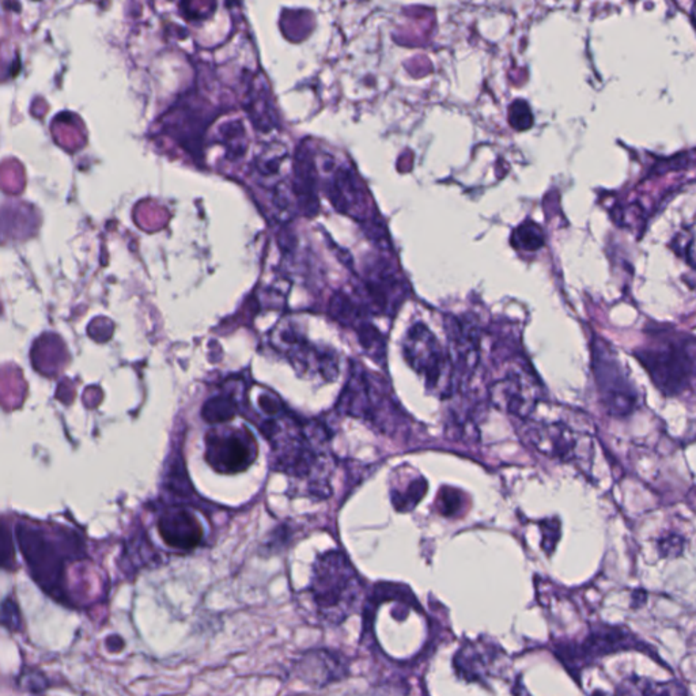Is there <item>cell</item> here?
<instances>
[{
	"instance_id": "obj_17",
	"label": "cell",
	"mask_w": 696,
	"mask_h": 696,
	"mask_svg": "<svg viewBox=\"0 0 696 696\" xmlns=\"http://www.w3.org/2000/svg\"><path fill=\"white\" fill-rule=\"evenodd\" d=\"M0 626L5 627L13 632L22 629V615L18 604L11 598L5 599L0 604Z\"/></svg>"
},
{
	"instance_id": "obj_10",
	"label": "cell",
	"mask_w": 696,
	"mask_h": 696,
	"mask_svg": "<svg viewBox=\"0 0 696 696\" xmlns=\"http://www.w3.org/2000/svg\"><path fill=\"white\" fill-rule=\"evenodd\" d=\"M327 195L338 211L358 218L359 210L363 207V190L353 170L343 167L333 169L327 184Z\"/></svg>"
},
{
	"instance_id": "obj_6",
	"label": "cell",
	"mask_w": 696,
	"mask_h": 696,
	"mask_svg": "<svg viewBox=\"0 0 696 696\" xmlns=\"http://www.w3.org/2000/svg\"><path fill=\"white\" fill-rule=\"evenodd\" d=\"M273 344L279 350L287 353L294 366L300 367L301 372H317L325 380H335L339 373L338 359L333 353H325L322 348L312 346L294 328H278L275 331Z\"/></svg>"
},
{
	"instance_id": "obj_7",
	"label": "cell",
	"mask_w": 696,
	"mask_h": 696,
	"mask_svg": "<svg viewBox=\"0 0 696 696\" xmlns=\"http://www.w3.org/2000/svg\"><path fill=\"white\" fill-rule=\"evenodd\" d=\"M404 353L411 366L426 378L427 385L436 388L446 374L447 358L426 325L415 324L408 331Z\"/></svg>"
},
{
	"instance_id": "obj_8",
	"label": "cell",
	"mask_w": 696,
	"mask_h": 696,
	"mask_svg": "<svg viewBox=\"0 0 696 696\" xmlns=\"http://www.w3.org/2000/svg\"><path fill=\"white\" fill-rule=\"evenodd\" d=\"M491 400L502 410L525 418L536 404L535 385L527 374L516 373L494 384Z\"/></svg>"
},
{
	"instance_id": "obj_11",
	"label": "cell",
	"mask_w": 696,
	"mask_h": 696,
	"mask_svg": "<svg viewBox=\"0 0 696 696\" xmlns=\"http://www.w3.org/2000/svg\"><path fill=\"white\" fill-rule=\"evenodd\" d=\"M364 290L370 302L380 312H388L402 301V284L394 271L386 265L374 264L369 268L364 279Z\"/></svg>"
},
{
	"instance_id": "obj_5",
	"label": "cell",
	"mask_w": 696,
	"mask_h": 696,
	"mask_svg": "<svg viewBox=\"0 0 696 696\" xmlns=\"http://www.w3.org/2000/svg\"><path fill=\"white\" fill-rule=\"evenodd\" d=\"M258 442L250 430L215 427L206 435V460L220 474L245 471L258 457Z\"/></svg>"
},
{
	"instance_id": "obj_12",
	"label": "cell",
	"mask_w": 696,
	"mask_h": 696,
	"mask_svg": "<svg viewBox=\"0 0 696 696\" xmlns=\"http://www.w3.org/2000/svg\"><path fill=\"white\" fill-rule=\"evenodd\" d=\"M292 195L297 198L303 214L312 217L319 211V196H317V172L313 157L308 151L298 153L295 161L294 179L290 184Z\"/></svg>"
},
{
	"instance_id": "obj_19",
	"label": "cell",
	"mask_w": 696,
	"mask_h": 696,
	"mask_svg": "<svg viewBox=\"0 0 696 696\" xmlns=\"http://www.w3.org/2000/svg\"><path fill=\"white\" fill-rule=\"evenodd\" d=\"M25 678H26V681H24V684L25 687L29 689V691L43 692L48 689V681H46V678L43 673L32 672L29 673V675L25 676Z\"/></svg>"
},
{
	"instance_id": "obj_18",
	"label": "cell",
	"mask_w": 696,
	"mask_h": 696,
	"mask_svg": "<svg viewBox=\"0 0 696 696\" xmlns=\"http://www.w3.org/2000/svg\"><path fill=\"white\" fill-rule=\"evenodd\" d=\"M510 123L517 129L529 128L532 116L524 102H516L513 107H510Z\"/></svg>"
},
{
	"instance_id": "obj_16",
	"label": "cell",
	"mask_w": 696,
	"mask_h": 696,
	"mask_svg": "<svg viewBox=\"0 0 696 696\" xmlns=\"http://www.w3.org/2000/svg\"><path fill=\"white\" fill-rule=\"evenodd\" d=\"M15 563V548L10 527L5 522H0V568L14 570Z\"/></svg>"
},
{
	"instance_id": "obj_3",
	"label": "cell",
	"mask_w": 696,
	"mask_h": 696,
	"mask_svg": "<svg viewBox=\"0 0 696 696\" xmlns=\"http://www.w3.org/2000/svg\"><path fill=\"white\" fill-rule=\"evenodd\" d=\"M15 532L32 578L56 600L66 599V555L55 540L41 527L22 522L16 525Z\"/></svg>"
},
{
	"instance_id": "obj_15",
	"label": "cell",
	"mask_w": 696,
	"mask_h": 696,
	"mask_svg": "<svg viewBox=\"0 0 696 696\" xmlns=\"http://www.w3.org/2000/svg\"><path fill=\"white\" fill-rule=\"evenodd\" d=\"M512 241L516 248L535 252L544 245L543 231L535 222H525L515 231Z\"/></svg>"
},
{
	"instance_id": "obj_2",
	"label": "cell",
	"mask_w": 696,
	"mask_h": 696,
	"mask_svg": "<svg viewBox=\"0 0 696 696\" xmlns=\"http://www.w3.org/2000/svg\"><path fill=\"white\" fill-rule=\"evenodd\" d=\"M657 388L668 396L679 394L691 383L695 369L694 339L661 333L635 353Z\"/></svg>"
},
{
	"instance_id": "obj_1",
	"label": "cell",
	"mask_w": 696,
	"mask_h": 696,
	"mask_svg": "<svg viewBox=\"0 0 696 696\" xmlns=\"http://www.w3.org/2000/svg\"><path fill=\"white\" fill-rule=\"evenodd\" d=\"M361 582L344 554L331 551L317 559L311 592L320 616L331 623H341L358 603Z\"/></svg>"
},
{
	"instance_id": "obj_9",
	"label": "cell",
	"mask_w": 696,
	"mask_h": 696,
	"mask_svg": "<svg viewBox=\"0 0 696 696\" xmlns=\"http://www.w3.org/2000/svg\"><path fill=\"white\" fill-rule=\"evenodd\" d=\"M159 530L168 546L176 549H193L200 544L203 527L193 513L179 507L167 510L159 521Z\"/></svg>"
},
{
	"instance_id": "obj_14",
	"label": "cell",
	"mask_w": 696,
	"mask_h": 696,
	"mask_svg": "<svg viewBox=\"0 0 696 696\" xmlns=\"http://www.w3.org/2000/svg\"><path fill=\"white\" fill-rule=\"evenodd\" d=\"M237 413V403L230 394L212 397L204 404L201 415L204 421L212 425L225 424L231 421Z\"/></svg>"
},
{
	"instance_id": "obj_13",
	"label": "cell",
	"mask_w": 696,
	"mask_h": 696,
	"mask_svg": "<svg viewBox=\"0 0 696 696\" xmlns=\"http://www.w3.org/2000/svg\"><path fill=\"white\" fill-rule=\"evenodd\" d=\"M532 442L541 453L563 461L577 457V433L563 424H552L532 430Z\"/></svg>"
},
{
	"instance_id": "obj_4",
	"label": "cell",
	"mask_w": 696,
	"mask_h": 696,
	"mask_svg": "<svg viewBox=\"0 0 696 696\" xmlns=\"http://www.w3.org/2000/svg\"><path fill=\"white\" fill-rule=\"evenodd\" d=\"M592 358L599 392L610 415L631 414L638 404L637 392L615 351L599 339L592 344Z\"/></svg>"
}]
</instances>
